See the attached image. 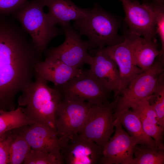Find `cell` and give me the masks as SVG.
Returning <instances> with one entry per match:
<instances>
[{
    "instance_id": "obj_1",
    "label": "cell",
    "mask_w": 164,
    "mask_h": 164,
    "mask_svg": "<svg viewBox=\"0 0 164 164\" xmlns=\"http://www.w3.org/2000/svg\"><path fill=\"white\" fill-rule=\"evenodd\" d=\"M42 55L13 19H0V109H15L16 95L33 80Z\"/></svg>"
},
{
    "instance_id": "obj_2",
    "label": "cell",
    "mask_w": 164,
    "mask_h": 164,
    "mask_svg": "<svg viewBox=\"0 0 164 164\" xmlns=\"http://www.w3.org/2000/svg\"><path fill=\"white\" fill-rule=\"evenodd\" d=\"M34 79L22 92L18 106L34 124L56 129L55 113L63 95L56 87H49L47 81L36 72Z\"/></svg>"
},
{
    "instance_id": "obj_3",
    "label": "cell",
    "mask_w": 164,
    "mask_h": 164,
    "mask_svg": "<svg viewBox=\"0 0 164 164\" xmlns=\"http://www.w3.org/2000/svg\"><path fill=\"white\" fill-rule=\"evenodd\" d=\"M119 20L97 4L90 9L86 18L75 21L73 28L81 36H86L90 48H102L123 41L125 37L119 36Z\"/></svg>"
},
{
    "instance_id": "obj_4",
    "label": "cell",
    "mask_w": 164,
    "mask_h": 164,
    "mask_svg": "<svg viewBox=\"0 0 164 164\" xmlns=\"http://www.w3.org/2000/svg\"><path fill=\"white\" fill-rule=\"evenodd\" d=\"M45 6L44 0L28 1L12 14L42 54L50 41L63 32L44 12Z\"/></svg>"
},
{
    "instance_id": "obj_5",
    "label": "cell",
    "mask_w": 164,
    "mask_h": 164,
    "mask_svg": "<svg viewBox=\"0 0 164 164\" xmlns=\"http://www.w3.org/2000/svg\"><path fill=\"white\" fill-rule=\"evenodd\" d=\"M164 71V56H160L150 68L135 76L118 97L113 113L114 119L121 111L153 95Z\"/></svg>"
},
{
    "instance_id": "obj_6",
    "label": "cell",
    "mask_w": 164,
    "mask_h": 164,
    "mask_svg": "<svg viewBox=\"0 0 164 164\" xmlns=\"http://www.w3.org/2000/svg\"><path fill=\"white\" fill-rule=\"evenodd\" d=\"M119 96L111 102L92 106L78 134L103 148L115 130L113 113Z\"/></svg>"
},
{
    "instance_id": "obj_7",
    "label": "cell",
    "mask_w": 164,
    "mask_h": 164,
    "mask_svg": "<svg viewBox=\"0 0 164 164\" xmlns=\"http://www.w3.org/2000/svg\"><path fill=\"white\" fill-rule=\"evenodd\" d=\"M93 105L80 99L63 96L55 117V129L60 141L78 134Z\"/></svg>"
},
{
    "instance_id": "obj_8",
    "label": "cell",
    "mask_w": 164,
    "mask_h": 164,
    "mask_svg": "<svg viewBox=\"0 0 164 164\" xmlns=\"http://www.w3.org/2000/svg\"><path fill=\"white\" fill-rule=\"evenodd\" d=\"M55 87L63 96L80 99L92 105L109 102L111 93L89 70L83 71L63 85Z\"/></svg>"
},
{
    "instance_id": "obj_9",
    "label": "cell",
    "mask_w": 164,
    "mask_h": 164,
    "mask_svg": "<svg viewBox=\"0 0 164 164\" xmlns=\"http://www.w3.org/2000/svg\"><path fill=\"white\" fill-rule=\"evenodd\" d=\"M125 13L128 35L156 40L154 15L152 3L141 4L133 0H120Z\"/></svg>"
},
{
    "instance_id": "obj_10",
    "label": "cell",
    "mask_w": 164,
    "mask_h": 164,
    "mask_svg": "<svg viewBox=\"0 0 164 164\" xmlns=\"http://www.w3.org/2000/svg\"><path fill=\"white\" fill-rule=\"evenodd\" d=\"M65 39L60 45L46 50V56L54 57L70 67L81 68L86 64L89 54L88 41L82 39L79 33L70 24L62 27Z\"/></svg>"
},
{
    "instance_id": "obj_11",
    "label": "cell",
    "mask_w": 164,
    "mask_h": 164,
    "mask_svg": "<svg viewBox=\"0 0 164 164\" xmlns=\"http://www.w3.org/2000/svg\"><path fill=\"white\" fill-rule=\"evenodd\" d=\"M60 143L64 163L99 164L102 158L103 147L78 134Z\"/></svg>"
},
{
    "instance_id": "obj_12",
    "label": "cell",
    "mask_w": 164,
    "mask_h": 164,
    "mask_svg": "<svg viewBox=\"0 0 164 164\" xmlns=\"http://www.w3.org/2000/svg\"><path fill=\"white\" fill-rule=\"evenodd\" d=\"M114 134L104 147L99 164H129L136 145L118 119H114Z\"/></svg>"
},
{
    "instance_id": "obj_13",
    "label": "cell",
    "mask_w": 164,
    "mask_h": 164,
    "mask_svg": "<svg viewBox=\"0 0 164 164\" xmlns=\"http://www.w3.org/2000/svg\"><path fill=\"white\" fill-rule=\"evenodd\" d=\"M86 64L90 72L111 92L115 99L120 95L121 82L119 72L115 61L98 48L94 56L89 54Z\"/></svg>"
},
{
    "instance_id": "obj_14",
    "label": "cell",
    "mask_w": 164,
    "mask_h": 164,
    "mask_svg": "<svg viewBox=\"0 0 164 164\" xmlns=\"http://www.w3.org/2000/svg\"><path fill=\"white\" fill-rule=\"evenodd\" d=\"M124 37V41L120 43L101 48L115 61L118 66L121 82L120 95L131 80L143 71L134 63L129 37Z\"/></svg>"
},
{
    "instance_id": "obj_15",
    "label": "cell",
    "mask_w": 164,
    "mask_h": 164,
    "mask_svg": "<svg viewBox=\"0 0 164 164\" xmlns=\"http://www.w3.org/2000/svg\"><path fill=\"white\" fill-rule=\"evenodd\" d=\"M19 129L32 149L62 156L60 141L56 129L36 123L23 126Z\"/></svg>"
},
{
    "instance_id": "obj_16",
    "label": "cell",
    "mask_w": 164,
    "mask_h": 164,
    "mask_svg": "<svg viewBox=\"0 0 164 164\" xmlns=\"http://www.w3.org/2000/svg\"><path fill=\"white\" fill-rule=\"evenodd\" d=\"M83 70L69 66L60 60L46 56L45 60L36 64L35 72L55 86H61L81 74Z\"/></svg>"
},
{
    "instance_id": "obj_17",
    "label": "cell",
    "mask_w": 164,
    "mask_h": 164,
    "mask_svg": "<svg viewBox=\"0 0 164 164\" xmlns=\"http://www.w3.org/2000/svg\"><path fill=\"white\" fill-rule=\"evenodd\" d=\"M45 6L48 9L47 13L55 24L61 27L74 21L84 19L88 15L90 9L82 8L71 0H44Z\"/></svg>"
},
{
    "instance_id": "obj_18",
    "label": "cell",
    "mask_w": 164,
    "mask_h": 164,
    "mask_svg": "<svg viewBox=\"0 0 164 164\" xmlns=\"http://www.w3.org/2000/svg\"><path fill=\"white\" fill-rule=\"evenodd\" d=\"M152 95L139 101L131 108L139 117L145 133L154 139L157 147L164 150V128L158 124L154 108L149 101Z\"/></svg>"
},
{
    "instance_id": "obj_19",
    "label": "cell",
    "mask_w": 164,
    "mask_h": 164,
    "mask_svg": "<svg viewBox=\"0 0 164 164\" xmlns=\"http://www.w3.org/2000/svg\"><path fill=\"white\" fill-rule=\"evenodd\" d=\"M128 36L135 65L143 71L150 68L156 58L164 56L158 49L156 40H150L136 36Z\"/></svg>"
},
{
    "instance_id": "obj_20",
    "label": "cell",
    "mask_w": 164,
    "mask_h": 164,
    "mask_svg": "<svg viewBox=\"0 0 164 164\" xmlns=\"http://www.w3.org/2000/svg\"><path fill=\"white\" fill-rule=\"evenodd\" d=\"M116 118L119 121L126 129L136 145L156 147L154 139L144 132L141 120L135 112L129 109L124 110L117 115Z\"/></svg>"
},
{
    "instance_id": "obj_21",
    "label": "cell",
    "mask_w": 164,
    "mask_h": 164,
    "mask_svg": "<svg viewBox=\"0 0 164 164\" xmlns=\"http://www.w3.org/2000/svg\"><path fill=\"white\" fill-rule=\"evenodd\" d=\"M31 148L19 128L11 131L9 147V164H21Z\"/></svg>"
},
{
    "instance_id": "obj_22",
    "label": "cell",
    "mask_w": 164,
    "mask_h": 164,
    "mask_svg": "<svg viewBox=\"0 0 164 164\" xmlns=\"http://www.w3.org/2000/svg\"><path fill=\"white\" fill-rule=\"evenodd\" d=\"M33 124L20 107L11 111L0 109V135L13 129Z\"/></svg>"
},
{
    "instance_id": "obj_23",
    "label": "cell",
    "mask_w": 164,
    "mask_h": 164,
    "mask_svg": "<svg viewBox=\"0 0 164 164\" xmlns=\"http://www.w3.org/2000/svg\"><path fill=\"white\" fill-rule=\"evenodd\" d=\"M164 150L157 147L137 145L135 147V157L129 164H164Z\"/></svg>"
},
{
    "instance_id": "obj_24",
    "label": "cell",
    "mask_w": 164,
    "mask_h": 164,
    "mask_svg": "<svg viewBox=\"0 0 164 164\" xmlns=\"http://www.w3.org/2000/svg\"><path fill=\"white\" fill-rule=\"evenodd\" d=\"M62 157L43 150L31 149L24 164H63Z\"/></svg>"
},
{
    "instance_id": "obj_25",
    "label": "cell",
    "mask_w": 164,
    "mask_h": 164,
    "mask_svg": "<svg viewBox=\"0 0 164 164\" xmlns=\"http://www.w3.org/2000/svg\"><path fill=\"white\" fill-rule=\"evenodd\" d=\"M153 94L155 102L150 103L154 108L158 124L164 128V73L161 75Z\"/></svg>"
},
{
    "instance_id": "obj_26",
    "label": "cell",
    "mask_w": 164,
    "mask_h": 164,
    "mask_svg": "<svg viewBox=\"0 0 164 164\" xmlns=\"http://www.w3.org/2000/svg\"><path fill=\"white\" fill-rule=\"evenodd\" d=\"M154 12L155 32L159 38L162 52L164 53V5H157L152 2Z\"/></svg>"
},
{
    "instance_id": "obj_27",
    "label": "cell",
    "mask_w": 164,
    "mask_h": 164,
    "mask_svg": "<svg viewBox=\"0 0 164 164\" xmlns=\"http://www.w3.org/2000/svg\"><path fill=\"white\" fill-rule=\"evenodd\" d=\"M28 0H0V14H12L21 8Z\"/></svg>"
},
{
    "instance_id": "obj_28",
    "label": "cell",
    "mask_w": 164,
    "mask_h": 164,
    "mask_svg": "<svg viewBox=\"0 0 164 164\" xmlns=\"http://www.w3.org/2000/svg\"><path fill=\"white\" fill-rule=\"evenodd\" d=\"M11 131L0 135V164H9V147Z\"/></svg>"
},
{
    "instance_id": "obj_29",
    "label": "cell",
    "mask_w": 164,
    "mask_h": 164,
    "mask_svg": "<svg viewBox=\"0 0 164 164\" xmlns=\"http://www.w3.org/2000/svg\"><path fill=\"white\" fill-rule=\"evenodd\" d=\"M152 3L159 5H164V0H150Z\"/></svg>"
}]
</instances>
